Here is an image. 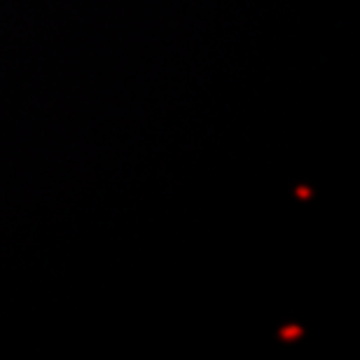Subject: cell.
Listing matches in <instances>:
<instances>
[]
</instances>
